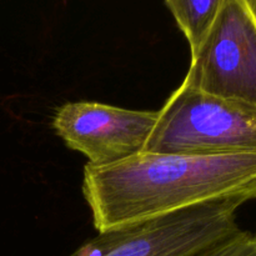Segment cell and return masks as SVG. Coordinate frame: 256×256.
Returning <instances> with one entry per match:
<instances>
[{
  "label": "cell",
  "mask_w": 256,
  "mask_h": 256,
  "mask_svg": "<svg viewBox=\"0 0 256 256\" xmlns=\"http://www.w3.org/2000/svg\"><path fill=\"white\" fill-rule=\"evenodd\" d=\"M82 194L98 232L222 199H256V152L180 155L142 152L86 164Z\"/></svg>",
  "instance_id": "1"
},
{
  "label": "cell",
  "mask_w": 256,
  "mask_h": 256,
  "mask_svg": "<svg viewBox=\"0 0 256 256\" xmlns=\"http://www.w3.org/2000/svg\"><path fill=\"white\" fill-rule=\"evenodd\" d=\"M144 152L180 155L256 152V109L182 82L159 110Z\"/></svg>",
  "instance_id": "2"
},
{
  "label": "cell",
  "mask_w": 256,
  "mask_h": 256,
  "mask_svg": "<svg viewBox=\"0 0 256 256\" xmlns=\"http://www.w3.org/2000/svg\"><path fill=\"white\" fill-rule=\"evenodd\" d=\"M244 204L214 200L99 232L69 256H196L240 230L236 212Z\"/></svg>",
  "instance_id": "3"
},
{
  "label": "cell",
  "mask_w": 256,
  "mask_h": 256,
  "mask_svg": "<svg viewBox=\"0 0 256 256\" xmlns=\"http://www.w3.org/2000/svg\"><path fill=\"white\" fill-rule=\"evenodd\" d=\"M185 84L256 109V18L249 0H222L199 46Z\"/></svg>",
  "instance_id": "4"
},
{
  "label": "cell",
  "mask_w": 256,
  "mask_h": 256,
  "mask_svg": "<svg viewBox=\"0 0 256 256\" xmlns=\"http://www.w3.org/2000/svg\"><path fill=\"white\" fill-rule=\"evenodd\" d=\"M159 110H132L95 102H66L52 119L55 132L95 166L144 152Z\"/></svg>",
  "instance_id": "5"
},
{
  "label": "cell",
  "mask_w": 256,
  "mask_h": 256,
  "mask_svg": "<svg viewBox=\"0 0 256 256\" xmlns=\"http://www.w3.org/2000/svg\"><path fill=\"white\" fill-rule=\"evenodd\" d=\"M194 52L212 26L222 0H164Z\"/></svg>",
  "instance_id": "6"
},
{
  "label": "cell",
  "mask_w": 256,
  "mask_h": 256,
  "mask_svg": "<svg viewBox=\"0 0 256 256\" xmlns=\"http://www.w3.org/2000/svg\"><path fill=\"white\" fill-rule=\"evenodd\" d=\"M196 256H256V229L238 230Z\"/></svg>",
  "instance_id": "7"
},
{
  "label": "cell",
  "mask_w": 256,
  "mask_h": 256,
  "mask_svg": "<svg viewBox=\"0 0 256 256\" xmlns=\"http://www.w3.org/2000/svg\"><path fill=\"white\" fill-rule=\"evenodd\" d=\"M249 4H250V6H252V12H254V15L256 18V0H249Z\"/></svg>",
  "instance_id": "8"
}]
</instances>
